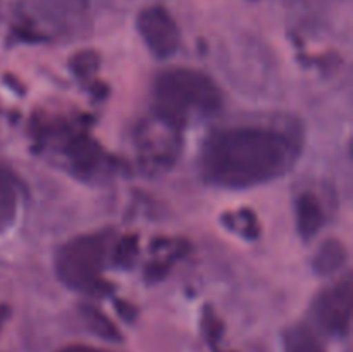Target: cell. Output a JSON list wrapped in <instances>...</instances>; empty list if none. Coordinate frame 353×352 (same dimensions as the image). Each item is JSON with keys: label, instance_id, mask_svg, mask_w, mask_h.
<instances>
[{"label": "cell", "instance_id": "obj_1", "mask_svg": "<svg viewBox=\"0 0 353 352\" xmlns=\"http://www.w3.org/2000/svg\"><path fill=\"white\" fill-rule=\"evenodd\" d=\"M299 154V138L278 128H224L203 144L200 173L214 186L250 188L288 173Z\"/></svg>", "mask_w": 353, "mask_h": 352}, {"label": "cell", "instance_id": "obj_2", "mask_svg": "<svg viewBox=\"0 0 353 352\" xmlns=\"http://www.w3.org/2000/svg\"><path fill=\"white\" fill-rule=\"evenodd\" d=\"M154 106L164 123L181 128L219 113L223 93L205 72L172 68L155 79Z\"/></svg>", "mask_w": 353, "mask_h": 352}, {"label": "cell", "instance_id": "obj_3", "mask_svg": "<svg viewBox=\"0 0 353 352\" xmlns=\"http://www.w3.org/2000/svg\"><path fill=\"white\" fill-rule=\"evenodd\" d=\"M109 233H86L65 242L55 252V273L65 286L92 292L100 282L109 251Z\"/></svg>", "mask_w": 353, "mask_h": 352}, {"label": "cell", "instance_id": "obj_4", "mask_svg": "<svg viewBox=\"0 0 353 352\" xmlns=\"http://www.w3.org/2000/svg\"><path fill=\"white\" fill-rule=\"evenodd\" d=\"M352 290V280L350 276H347L317 297L314 304V317L327 335L345 337L350 331Z\"/></svg>", "mask_w": 353, "mask_h": 352}, {"label": "cell", "instance_id": "obj_5", "mask_svg": "<svg viewBox=\"0 0 353 352\" xmlns=\"http://www.w3.org/2000/svg\"><path fill=\"white\" fill-rule=\"evenodd\" d=\"M137 28L155 57L168 59L176 54L179 47V30L168 9L161 6L147 7L138 14Z\"/></svg>", "mask_w": 353, "mask_h": 352}, {"label": "cell", "instance_id": "obj_6", "mask_svg": "<svg viewBox=\"0 0 353 352\" xmlns=\"http://www.w3.org/2000/svg\"><path fill=\"white\" fill-rule=\"evenodd\" d=\"M21 185L16 175L0 164V231L7 230L16 221L21 204Z\"/></svg>", "mask_w": 353, "mask_h": 352}, {"label": "cell", "instance_id": "obj_7", "mask_svg": "<svg viewBox=\"0 0 353 352\" xmlns=\"http://www.w3.org/2000/svg\"><path fill=\"white\" fill-rule=\"evenodd\" d=\"M324 211L321 202L312 193H302L296 200V226L303 238H312L323 228Z\"/></svg>", "mask_w": 353, "mask_h": 352}, {"label": "cell", "instance_id": "obj_8", "mask_svg": "<svg viewBox=\"0 0 353 352\" xmlns=\"http://www.w3.org/2000/svg\"><path fill=\"white\" fill-rule=\"evenodd\" d=\"M347 259L348 252L345 245L336 238H330V240L323 242L321 247L317 248L316 255H314V269L321 276L333 275L343 268Z\"/></svg>", "mask_w": 353, "mask_h": 352}, {"label": "cell", "instance_id": "obj_9", "mask_svg": "<svg viewBox=\"0 0 353 352\" xmlns=\"http://www.w3.org/2000/svg\"><path fill=\"white\" fill-rule=\"evenodd\" d=\"M285 352H324V347L309 326L296 324L285 333Z\"/></svg>", "mask_w": 353, "mask_h": 352}, {"label": "cell", "instance_id": "obj_10", "mask_svg": "<svg viewBox=\"0 0 353 352\" xmlns=\"http://www.w3.org/2000/svg\"><path fill=\"white\" fill-rule=\"evenodd\" d=\"M85 317H86V323H88L90 330L95 331L99 337L107 338V340H119L121 338V333L117 331V328L114 326V324L110 323V321L107 320V317L103 316L100 311L93 309V307L92 309H86Z\"/></svg>", "mask_w": 353, "mask_h": 352}, {"label": "cell", "instance_id": "obj_11", "mask_svg": "<svg viewBox=\"0 0 353 352\" xmlns=\"http://www.w3.org/2000/svg\"><path fill=\"white\" fill-rule=\"evenodd\" d=\"M137 252H138V240L137 237L133 235H128V237L121 238V242L117 244L116 248V264L123 266V268H130L133 264L134 257H137Z\"/></svg>", "mask_w": 353, "mask_h": 352}, {"label": "cell", "instance_id": "obj_12", "mask_svg": "<svg viewBox=\"0 0 353 352\" xmlns=\"http://www.w3.org/2000/svg\"><path fill=\"white\" fill-rule=\"evenodd\" d=\"M59 352H105L102 349H97V347H90V345H68V347L61 349Z\"/></svg>", "mask_w": 353, "mask_h": 352}]
</instances>
